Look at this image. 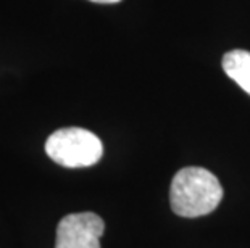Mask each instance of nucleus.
I'll return each mask as SVG.
<instances>
[{
    "label": "nucleus",
    "instance_id": "f03ea898",
    "mask_svg": "<svg viewBox=\"0 0 250 248\" xmlns=\"http://www.w3.org/2000/svg\"><path fill=\"white\" fill-rule=\"evenodd\" d=\"M45 153L63 168H87L104 155L102 140L83 128H63L49 135Z\"/></svg>",
    "mask_w": 250,
    "mask_h": 248
},
{
    "label": "nucleus",
    "instance_id": "7ed1b4c3",
    "mask_svg": "<svg viewBox=\"0 0 250 248\" xmlns=\"http://www.w3.org/2000/svg\"><path fill=\"white\" fill-rule=\"evenodd\" d=\"M105 223L99 214L73 213L65 216L57 228L55 248H100Z\"/></svg>",
    "mask_w": 250,
    "mask_h": 248
},
{
    "label": "nucleus",
    "instance_id": "20e7f679",
    "mask_svg": "<svg viewBox=\"0 0 250 248\" xmlns=\"http://www.w3.org/2000/svg\"><path fill=\"white\" fill-rule=\"evenodd\" d=\"M223 70L250 95V52L231 50L223 57Z\"/></svg>",
    "mask_w": 250,
    "mask_h": 248
},
{
    "label": "nucleus",
    "instance_id": "f257e3e1",
    "mask_svg": "<svg viewBox=\"0 0 250 248\" xmlns=\"http://www.w3.org/2000/svg\"><path fill=\"white\" fill-rule=\"evenodd\" d=\"M223 198L218 177L205 168H183L173 177L169 187V203L183 218H199L215 211Z\"/></svg>",
    "mask_w": 250,
    "mask_h": 248
},
{
    "label": "nucleus",
    "instance_id": "39448f33",
    "mask_svg": "<svg viewBox=\"0 0 250 248\" xmlns=\"http://www.w3.org/2000/svg\"><path fill=\"white\" fill-rule=\"evenodd\" d=\"M90 2H95V3H118L121 0H90Z\"/></svg>",
    "mask_w": 250,
    "mask_h": 248
}]
</instances>
